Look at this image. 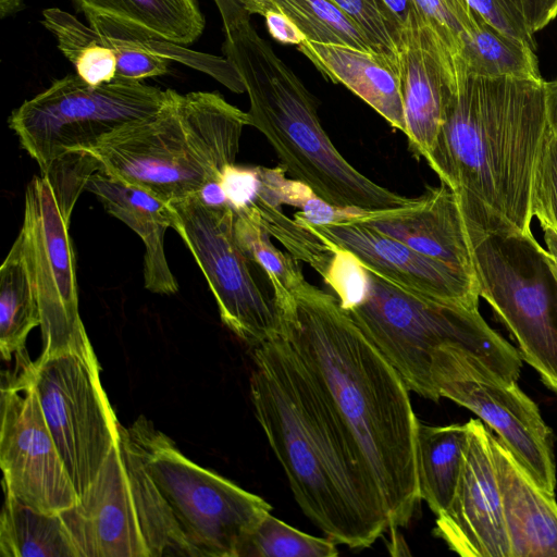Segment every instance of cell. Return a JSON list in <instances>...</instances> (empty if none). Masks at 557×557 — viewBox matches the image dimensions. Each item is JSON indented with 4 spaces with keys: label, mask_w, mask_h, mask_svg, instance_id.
<instances>
[{
    "label": "cell",
    "mask_w": 557,
    "mask_h": 557,
    "mask_svg": "<svg viewBox=\"0 0 557 557\" xmlns=\"http://www.w3.org/2000/svg\"><path fill=\"white\" fill-rule=\"evenodd\" d=\"M253 410L302 512L335 543L367 548L388 533L373 480L281 335L252 348Z\"/></svg>",
    "instance_id": "obj_3"
},
{
    "label": "cell",
    "mask_w": 557,
    "mask_h": 557,
    "mask_svg": "<svg viewBox=\"0 0 557 557\" xmlns=\"http://www.w3.org/2000/svg\"><path fill=\"white\" fill-rule=\"evenodd\" d=\"M405 132L410 151L424 160L440 133L455 77L454 58L422 22L418 9L397 40Z\"/></svg>",
    "instance_id": "obj_18"
},
{
    "label": "cell",
    "mask_w": 557,
    "mask_h": 557,
    "mask_svg": "<svg viewBox=\"0 0 557 557\" xmlns=\"http://www.w3.org/2000/svg\"><path fill=\"white\" fill-rule=\"evenodd\" d=\"M85 189L97 196L108 213L124 222L143 239L146 289L161 295L175 294L178 285L164 252V235L172 227L169 202L108 174L101 166L90 175Z\"/></svg>",
    "instance_id": "obj_21"
},
{
    "label": "cell",
    "mask_w": 557,
    "mask_h": 557,
    "mask_svg": "<svg viewBox=\"0 0 557 557\" xmlns=\"http://www.w3.org/2000/svg\"><path fill=\"white\" fill-rule=\"evenodd\" d=\"M461 471L449 506L436 516L434 533L461 557H512L492 449L482 420L467 422Z\"/></svg>",
    "instance_id": "obj_16"
},
{
    "label": "cell",
    "mask_w": 557,
    "mask_h": 557,
    "mask_svg": "<svg viewBox=\"0 0 557 557\" xmlns=\"http://www.w3.org/2000/svg\"><path fill=\"white\" fill-rule=\"evenodd\" d=\"M545 111L548 128L557 135V77L545 82Z\"/></svg>",
    "instance_id": "obj_42"
},
{
    "label": "cell",
    "mask_w": 557,
    "mask_h": 557,
    "mask_svg": "<svg viewBox=\"0 0 557 557\" xmlns=\"http://www.w3.org/2000/svg\"><path fill=\"white\" fill-rule=\"evenodd\" d=\"M75 202L42 172L26 186L20 233L40 310L42 358L92 348L79 315L76 259L69 232Z\"/></svg>",
    "instance_id": "obj_12"
},
{
    "label": "cell",
    "mask_w": 557,
    "mask_h": 557,
    "mask_svg": "<svg viewBox=\"0 0 557 557\" xmlns=\"http://www.w3.org/2000/svg\"><path fill=\"white\" fill-rule=\"evenodd\" d=\"M264 18L270 35L278 42L299 46L307 40L296 24L281 11H270Z\"/></svg>",
    "instance_id": "obj_40"
},
{
    "label": "cell",
    "mask_w": 557,
    "mask_h": 557,
    "mask_svg": "<svg viewBox=\"0 0 557 557\" xmlns=\"http://www.w3.org/2000/svg\"><path fill=\"white\" fill-rule=\"evenodd\" d=\"M467 423L429 425L419 422L417 473L421 500L435 516L450 504L461 471Z\"/></svg>",
    "instance_id": "obj_26"
},
{
    "label": "cell",
    "mask_w": 557,
    "mask_h": 557,
    "mask_svg": "<svg viewBox=\"0 0 557 557\" xmlns=\"http://www.w3.org/2000/svg\"><path fill=\"white\" fill-rule=\"evenodd\" d=\"M492 449L512 557H557V502L498 436Z\"/></svg>",
    "instance_id": "obj_20"
},
{
    "label": "cell",
    "mask_w": 557,
    "mask_h": 557,
    "mask_svg": "<svg viewBox=\"0 0 557 557\" xmlns=\"http://www.w3.org/2000/svg\"><path fill=\"white\" fill-rule=\"evenodd\" d=\"M97 32L177 45L194 42L205 17L197 0H74Z\"/></svg>",
    "instance_id": "obj_22"
},
{
    "label": "cell",
    "mask_w": 557,
    "mask_h": 557,
    "mask_svg": "<svg viewBox=\"0 0 557 557\" xmlns=\"http://www.w3.org/2000/svg\"><path fill=\"white\" fill-rule=\"evenodd\" d=\"M544 240L549 264L557 277V236L552 232H544Z\"/></svg>",
    "instance_id": "obj_44"
},
{
    "label": "cell",
    "mask_w": 557,
    "mask_h": 557,
    "mask_svg": "<svg viewBox=\"0 0 557 557\" xmlns=\"http://www.w3.org/2000/svg\"><path fill=\"white\" fill-rule=\"evenodd\" d=\"M119 431L120 448L150 557H197L146 470L139 444L129 426L120 424Z\"/></svg>",
    "instance_id": "obj_24"
},
{
    "label": "cell",
    "mask_w": 557,
    "mask_h": 557,
    "mask_svg": "<svg viewBox=\"0 0 557 557\" xmlns=\"http://www.w3.org/2000/svg\"><path fill=\"white\" fill-rule=\"evenodd\" d=\"M455 58L468 72L480 76L543 79L535 50L500 33L481 17L463 38Z\"/></svg>",
    "instance_id": "obj_28"
},
{
    "label": "cell",
    "mask_w": 557,
    "mask_h": 557,
    "mask_svg": "<svg viewBox=\"0 0 557 557\" xmlns=\"http://www.w3.org/2000/svg\"><path fill=\"white\" fill-rule=\"evenodd\" d=\"M234 213L236 236L269 277L280 305L305 280L298 259L276 248L271 235L247 212L238 210Z\"/></svg>",
    "instance_id": "obj_32"
},
{
    "label": "cell",
    "mask_w": 557,
    "mask_h": 557,
    "mask_svg": "<svg viewBox=\"0 0 557 557\" xmlns=\"http://www.w3.org/2000/svg\"><path fill=\"white\" fill-rule=\"evenodd\" d=\"M524 15L532 34L557 17V0H523Z\"/></svg>",
    "instance_id": "obj_41"
},
{
    "label": "cell",
    "mask_w": 557,
    "mask_h": 557,
    "mask_svg": "<svg viewBox=\"0 0 557 557\" xmlns=\"http://www.w3.org/2000/svg\"><path fill=\"white\" fill-rule=\"evenodd\" d=\"M343 307V306H342ZM410 392L437 401L432 369L440 350L460 347L517 381L519 351L483 319L479 307L413 295L362 267V285L343 307Z\"/></svg>",
    "instance_id": "obj_6"
},
{
    "label": "cell",
    "mask_w": 557,
    "mask_h": 557,
    "mask_svg": "<svg viewBox=\"0 0 557 557\" xmlns=\"http://www.w3.org/2000/svg\"><path fill=\"white\" fill-rule=\"evenodd\" d=\"M220 11L224 32H231L246 22L251 14L265 16L270 11H280L272 0H213Z\"/></svg>",
    "instance_id": "obj_39"
},
{
    "label": "cell",
    "mask_w": 557,
    "mask_h": 557,
    "mask_svg": "<svg viewBox=\"0 0 557 557\" xmlns=\"http://www.w3.org/2000/svg\"><path fill=\"white\" fill-rule=\"evenodd\" d=\"M348 214L319 224L297 214L295 219L320 237L332 251L347 252L361 267L413 295L441 302L479 307L475 276L420 253L391 236L351 220Z\"/></svg>",
    "instance_id": "obj_15"
},
{
    "label": "cell",
    "mask_w": 557,
    "mask_h": 557,
    "mask_svg": "<svg viewBox=\"0 0 557 557\" xmlns=\"http://www.w3.org/2000/svg\"><path fill=\"white\" fill-rule=\"evenodd\" d=\"M40 323L24 239L18 233L0 269V350L3 360L11 361L15 355L21 368L29 363L25 357L26 339Z\"/></svg>",
    "instance_id": "obj_25"
},
{
    "label": "cell",
    "mask_w": 557,
    "mask_h": 557,
    "mask_svg": "<svg viewBox=\"0 0 557 557\" xmlns=\"http://www.w3.org/2000/svg\"><path fill=\"white\" fill-rule=\"evenodd\" d=\"M425 26L453 58L460 52L463 38L478 25L479 15L466 0H413Z\"/></svg>",
    "instance_id": "obj_33"
},
{
    "label": "cell",
    "mask_w": 557,
    "mask_h": 557,
    "mask_svg": "<svg viewBox=\"0 0 557 557\" xmlns=\"http://www.w3.org/2000/svg\"><path fill=\"white\" fill-rule=\"evenodd\" d=\"M176 92L117 76L92 86L70 74L25 100L8 124L41 171L66 153L87 151L117 129L158 113Z\"/></svg>",
    "instance_id": "obj_7"
},
{
    "label": "cell",
    "mask_w": 557,
    "mask_h": 557,
    "mask_svg": "<svg viewBox=\"0 0 557 557\" xmlns=\"http://www.w3.org/2000/svg\"><path fill=\"white\" fill-rule=\"evenodd\" d=\"M337 543L299 531L272 516L263 517L244 541L239 557H335Z\"/></svg>",
    "instance_id": "obj_31"
},
{
    "label": "cell",
    "mask_w": 557,
    "mask_h": 557,
    "mask_svg": "<svg viewBox=\"0 0 557 557\" xmlns=\"http://www.w3.org/2000/svg\"><path fill=\"white\" fill-rule=\"evenodd\" d=\"M298 48L325 77L345 85L391 126L405 132L397 64L380 53L348 45L306 40Z\"/></svg>",
    "instance_id": "obj_23"
},
{
    "label": "cell",
    "mask_w": 557,
    "mask_h": 557,
    "mask_svg": "<svg viewBox=\"0 0 557 557\" xmlns=\"http://www.w3.org/2000/svg\"><path fill=\"white\" fill-rule=\"evenodd\" d=\"M248 113L220 94L176 92L158 113L101 139L89 151L102 170L170 202L198 194L235 164Z\"/></svg>",
    "instance_id": "obj_5"
},
{
    "label": "cell",
    "mask_w": 557,
    "mask_h": 557,
    "mask_svg": "<svg viewBox=\"0 0 557 557\" xmlns=\"http://www.w3.org/2000/svg\"><path fill=\"white\" fill-rule=\"evenodd\" d=\"M433 384L442 398L469 409L496 432L518 462L547 493L555 495L553 433L537 405L474 354L446 347L436 355Z\"/></svg>",
    "instance_id": "obj_13"
},
{
    "label": "cell",
    "mask_w": 557,
    "mask_h": 557,
    "mask_svg": "<svg viewBox=\"0 0 557 557\" xmlns=\"http://www.w3.org/2000/svg\"><path fill=\"white\" fill-rule=\"evenodd\" d=\"M146 470L197 557H239L271 505L187 457L145 417L131 426Z\"/></svg>",
    "instance_id": "obj_8"
},
{
    "label": "cell",
    "mask_w": 557,
    "mask_h": 557,
    "mask_svg": "<svg viewBox=\"0 0 557 557\" xmlns=\"http://www.w3.org/2000/svg\"><path fill=\"white\" fill-rule=\"evenodd\" d=\"M41 24L55 37L59 50L85 83L98 86L115 79V51L92 26L59 8L44 10Z\"/></svg>",
    "instance_id": "obj_29"
},
{
    "label": "cell",
    "mask_w": 557,
    "mask_h": 557,
    "mask_svg": "<svg viewBox=\"0 0 557 557\" xmlns=\"http://www.w3.org/2000/svg\"><path fill=\"white\" fill-rule=\"evenodd\" d=\"M531 212L543 232L557 236V135L549 128L535 169Z\"/></svg>",
    "instance_id": "obj_35"
},
{
    "label": "cell",
    "mask_w": 557,
    "mask_h": 557,
    "mask_svg": "<svg viewBox=\"0 0 557 557\" xmlns=\"http://www.w3.org/2000/svg\"><path fill=\"white\" fill-rule=\"evenodd\" d=\"M479 295L557 393V277L533 236H470Z\"/></svg>",
    "instance_id": "obj_9"
},
{
    "label": "cell",
    "mask_w": 557,
    "mask_h": 557,
    "mask_svg": "<svg viewBox=\"0 0 557 557\" xmlns=\"http://www.w3.org/2000/svg\"><path fill=\"white\" fill-rule=\"evenodd\" d=\"M0 465L3 491L40 511L58 513L78 495L23 371L1 388Z\"/></svg>",
    "instance_id": "obj_14"
},
{
    "label": "cell",
    "mask_w": 557,
    "mask_h": 557,
    "mask_svg": "<svg viewBox=\"0 0 557 557\" xmlns=\"http://www.w3.org/2000/svg\"><path fill=\"white\" fill-rule=\"evenodd\" d=\"M145 45L166 60H174L209 74L234 92L246 91L239 73L226 58L196 52L183 45L158 39H147Z\"/></svg>",
    "instance_id": "obj_36"
},
{
    "label": "cell",
    "mask_w": 557,
    "mask_h": 557,
    "mask_svg": "<svg viewBox=\"0 0 557 557\" xmlns=\"http://www.w3.org/2000/svg\"><path fill=\"white\" fill-rule=\"evenodd\" d=\"M304 33L307 40L348 45L373 51L358 26L332 0H272Z\"/></svg>",
    "instance_id": "obj_30"
},
{
    "label": "cell",
    "mask_w": 557,
    "mask_h": 557,
    "mask_svg": "<svg viewBox=\"0 0 557 557\" xmlns=\"http://www.w3.org/2000/svg\"><path fill=\"white\" fill-rule=\"evenodd\" d=\"M278 308L281 335L376 485L396 542L421 502L410 391L334 295L305 278Z\"/></svg>",
    "instance_id": "obj_1"
},
{
    "label": "cell",
    "mask_w": 557,
    "mask_h": 557,
    "mask_svg": "<svg viewBox=\"0 0 557 557\" xmlns=\"http://www.w3.org/2000/svg\"><path fill=\"white\" fill-rule=\"evenodd\" d=\"M332 1L364 34L376 53L397 64V40L403 27L397 23L383 0Z\"/></svg>",
    "instance_id": "obj_34"
},
{
    "label": "cell",
    "mask_w": 557,
    "mask_h": 557,
    "mask_svg": "<svg viewBox=\"0 0 557 557\" xmlns=\"http://www.w3.org/2000/svg\"><path fill=\"white\" fill-rule=\"evenodd\" d=\"M102 36L115 51L117 77L141 81L144 78L161 76L169 72V60L148 49L145 40L129 37Z\"/></svg>",
    "instance_id": "obj_37"
},
{
    "label": "cell",
    "mask_w": 557,
    "mask_h": 557,
    "mask_svg": "<svg viewBox=\"0 0 557 557\" xmlns=\"http://www.w3.org/2000/svg\"><path fill=\"white\" fill-rule=\"evenodd\" d=\"M169 205L172 228L203 272L224 325L251 348L281 336L274 288L239 243L233 209L207 203L198 194Z\"/></svg>",
    "instance_id": "obj_10"
},
{
    "label": "cell",
    "mask_w": 557,
    "mask_h": 557,
    "mask_svg": "<svg viewBox=\"0 0 557 557\" xmlns=\"http://www.w3.org/2000/svg\"><path fill=\"white\" fill-rule=\"evenodd\" d=\"M3 492L1 557H79L60 512L40 511Z\"/></svg>",
    "instance_id": "obj_27"
},
{
    "label": "cell",
    "mask_w": 557,
    "mask_h": 557,
    "mask_svg": "<svg viewBox=\"0 0 557 557\" xmlns=\"http://www.w3.org/2000/svg\"><path fill=\"white\" fill-rule=\"evenodd\" d=\"M33 384L60 456L81 497L120 437L94 349L39 357L21 368Z\"/></svg>",
    "instance_id": "obj_11"
},
{
    "label": "cell",
    "mask_w": 557,
    "mask_h": 557,
    "mask_svg": "<svg viewBox=\"0 0 557 557\" xmlns=\"http://www.w3.org/2000/svg\"><path fill=\"white\" fill-rule=\"evenodd\" d=\"M454 69L425 161L455 194L469 236H533V182L548 131L545 81L480 76L456 58Z\"/></svg>",
    "instance_id": "obj_2"
},
{
    "label": "cell",
    "mask_w": 557,
    "mask_h": 557,
    "mask_svg": "<svg viewBox=\"0 0 557 557\" xmlns=\"http://www.w3.org/2000/svg\"><path fill=\"white\" fill-rule=\"evenodd\" d=\"M60 513L79 557H150L119 441L78 502Z\"/></svg>",
    "instance_id": "obj_17"
},
{
    "label": "cell",
    "mask_w": 557,
    "mask_h": 557,
    "mask_svg": "<svg viewBox=\"0 0 557 557\" xmlns=\"http://www.w3.org/2000/svg\"><path fill=\"white\" fill-rule=\"evenodd\" d=\"M470 8L487 24L536 49L523 9V0H466Z\"/></svg>",
    "instance_id": "obj_38"
},
{
    "label": "cell",
    "mask_w": 557,
    "mask_h": 557,
    "mask_svg": "<svg viewBox=\"0 0 557 557\" xmlns=\"http://www.w3.org/2000/svg\"><path fill=\"white\" fill-rule=\"evenodd\" d=\"M223 53L249 97V125L268 139L282 168L330 206L349 212L398 208L411 198L363 175L323 129L315 101L250 22L225 33Z\"/></svg>",
    "instance_id": "obj_4"
},
{
    "label": "cell",
    "mask_w": 557,
    "mask_h": 557,
    "mask_svg": "<svg viewBox=\"0 0 557 557\" xmlns=\"http://www.w3.org/2000/svg\"><path fill=\"white\" fill-rule=\"evenodd\" d=\"M348 216L416 251L475 276L472 243L453 190L441 183L401 207Z\"/></svg>",
    "instance_id": "obj_19"
},
{
    "label": "cell",
    "mask_w": 557,
    "mask_h": 557,
    "mask_svg": "<svg viewBox=\"0 0 557 557\" xmlns=\"http://www.w3.org/2000/svg\"><path fill=\"white\" fill-rule=\"evenodd\" d=\"M23 0H0V16L3 18L16 13L22 8Z\"/></svg>",
    "instance_id": "obj_45"
},
{
    "label": "cell",
    "mask_w": 557,
    "mask_h": 557,
    "mask_svg": "<svg viewBox=\"0 0 557 557\" xmlns=\"http://www.w3.org/2000/svg\"><path fill=\"white\" fill-rule=\"evenodd\" d=\"M383 2L394 15L400 27H404L411 14L417 10L413 0H383Z\"/></svg>",
    "instance_id": "obj_43"
}]
</instances>
